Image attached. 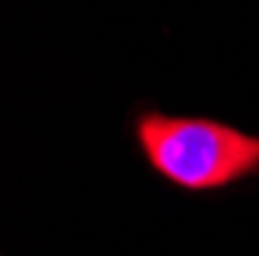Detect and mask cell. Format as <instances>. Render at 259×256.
<instances>
[{
    "mask_svg": "<svg viewBox=\"0 0 259 256\" xmlns=\"http://www.w3.org/2000/svg\"><path fill=\"white\" fill-rule=\"evenodd\" d=\"M148 164L179 188L207 191L259 170V139L207 117L142 114L136 123Z\"/></svg>",
    "mask_w": 259,
    "mask_h": 256,
    "instance_id": "1",
    "label": "cell"
}]
</instances>
